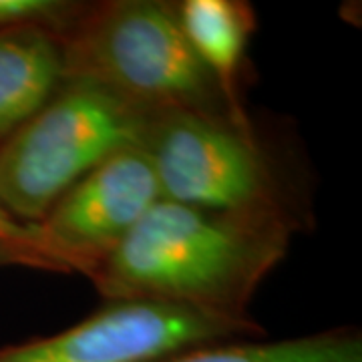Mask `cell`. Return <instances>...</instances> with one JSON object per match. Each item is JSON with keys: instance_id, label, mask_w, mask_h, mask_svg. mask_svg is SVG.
I'll use <instances>...</instances> for the list:
<instances>
[{"instance_id": "obj_6", "label": "cell", "mask_w": 362, "mask_h": 362, "mask_svg": "<svg viewBox=\"0 0 362 362\" xmlns=\"http://www.w3.org/2000/svg\"><path fill=\"white\" fill-rule=\"evenodd\" d=\"M159 199L143 147L119 151L69 187L35 223L37 250L52 272L90 278Z\"/></svg>"}, {"instance_id": "obj_2", "label": "cell", "mask_w": 362, "mask_h": 362, "mask_svg": "<svg viewBox=\"0 0 362 362\" xmlns=\"http://www.w3.org/2000/svg\"><path fill=\"white\" fill-rule=\"evenodd\" d=\"M61 37L65 81L99 85L149 115L189 111L235 123L220 85L185 37L173 2L87 4Z\"/></svg>"}, {"instance_id": "obj_9", "label": "cell", "mask_w": 362, "mask_h": 362, "mask_svg": "<svg viewBox=\"0 0 362 362\" xmlns=\"http://www.w3.org/2000/svg\"><path fill=\"white\" fill-rule=\"evenodd\" d=\"M159 362H362V338L352 330H330L272 342H214Z\"/></svg>"}, {"instance_id": "obj_11", "label": "cell", "mask_w": 362, "mask_h": 362, "mask_svg": "<svg viewBox=\"0 0 362 362\" xmlns=\"http://www.w3.org/2000/svg\"><path fill=\"white\" fill-rule=\"evenodd\" d=\"M0 240H6V242H14V244L30 247V250H35V252L39 254V250H37L35 226H26V223H21L18 220H14L13 216L6 211V207L2 206V202H0ZM40 258H42V256H40ZM49 268H51V266H49Z\"/></svg>"}, {"instance_id": "obj_1", "label": "cell", "mask_w": 362, "mask_h": 362, "mask_svg": "<svg viewBox=\"0 0 362 362\" xmlns=\"http://www.w3.org/2000/svg\"><path fill=\"white\" fill-rule=\"evenodd\" d=\"M292 233V218L159 199L89 280L105 300H156L244 318L259 284L286 258Z\"/></svg>"}, {"instance_id": "obj_12", "label": "cell", "mask_w": 362, "mask_h": 362, "mask_svg": "<svg viewBox=\"0 0 362 362\" xmlns=\"http://www.w3.org/2000/svg\"><path fill=\"white\" fill-rule=\"evenodd\" d=\"M4 266H26V268H40L51 270L49 264L40 258L39 254L30 247L0 240V268Z\"/></svg>"}, {"instance_id": "obj_4", "label": "cell", "mask_w": 362, "mask_h": 362, "mask_svg": "<svg viewBox=\"0 0 362 362\" xmlns=\"http://www.w3.org/2000/svg\"><path fill=\"white\" fill-rule=\"evenodd\" d=\"M143 151L161 199L220 214L292 218L254 131L226 117L151 115Z\"/></svg>"}, {"instance_id": "obj_10", "label": "cell", "mask_w": 362, "mask_h": 362, "mask_svg": "<svg viewBox=\"0 0 362 362\" xmlns=\"http://www.w3.org/2000/svg\"><path fill=\"white\" fill-rule=\"evenodd\" d=\"M85 6L87 4L63 0H0V28L45 25L63 35Z\"/></svg>"}, {"instance_id": "obj_7", "label": "cell", "mask_w": 362, "mask_h": 362, "mask_svg": "<svg viewBox=\"0 0 362 362\" xmlns=\"http://www.w3.org/2000/svg\"><path fill=\"white\" fill-rule=\"evenodd\" d=\"M63 83L59 30L45 25L0 28V143L45 107Z\"/></svg>"}, {"instance_id": "obj_5", "label": "cell", "mask_w": 362, "mask_h": 362, "mask_svg": "<svg viewBox=\"0 0 362 362\" xmlns=\"http://www.w3.org/2000/svg\"><path fill=\"white\" fill-rule=\"evenodd\" d=\"M258 334L250 316L207 314L156 300H107L59 334L0 349V362H159L204 344Z\"/></svg>"}, {"instance_id": "obj_3", "label": "cell", "mask_w": 362, "mask_h": 362, "mask_svg": "<svg viewBox=\"0 0 362 362\" xmlns=\"http://www.w3.org/2000/svg\"><path fill=\"white\" fill-rule=\"evenodd\" d=\"M151 115L87 81H65L0 143V202L14 220L39 223L52 204L109 157L143 147Z\"/></svg>"}, {"instance_id": "obj_8", "label": "cell", "mask_w": 362, "mask_h": 362, "mask_svg": "<svg viewBox=\"0 0 362 362\" xmlns=\"http://www.w3.org/2000/svg\"><path fill=\"white\" fill-rule=\"evenodd\" d=\"M177 14L197 59L220 85L235 123L252 129L238 87L247 45L256 30L254 8L240 0H185L177 4Z\"/></svg>"}]
</instances>
